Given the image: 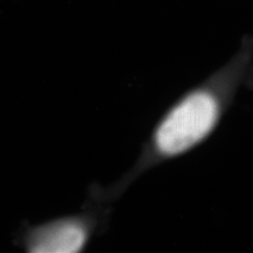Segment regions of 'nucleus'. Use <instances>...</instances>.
Returning a JSON list of instances; mask_svg holds the SVG:
<instances>
[{
  "label": "nucleus",
  "instance_id": "obj_1",
  "mask_svg": "<svg viewBox=\"0 0 253 253\" xmlns=\"http://www.w3.org/2000/svg\"><path fill=\"white\" fill-rule=\"evenodd\" d=\"M250 62V52H242L175 100L154 126L132 167L110 189L107 198L122 195L146 172L207 142L231 108Z\"/></svg>",
  "mask_w": 253,
  "mask_h": 253
},
{
  "label": "nucleus",
  "instance_id": "obj_2",
  "mask_svg": "<svg viewBox=\"0 0 253 253\" xmlns=\"http://www.w3.org/2000/svg\"><path fill=\"white\" fill-rule=\"evenodd\" d=\"M96 226L90 215H76L55 219L28 233L26 245L35 253H75L84 249Z\"/></svg>",
  "mask_w": 253,
  "mask_h": 253
}]
</instances>
